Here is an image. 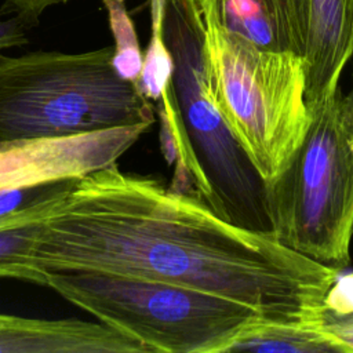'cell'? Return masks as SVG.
Returning a JSON list of instances; mask_svg holds the SVG:
<instances>
[{
  "instance_id": "14",
  "label": "cell",
  "mask_w": 353,
  "mask_h": 353,
  "mask_svg": "<svg viewBox=\"0 0 353 353\" xmlns=\"http://www.w3.org/2000/svg\"><path fill=\"white\" fill-rule=\"evenodd\" d=\"M102 3L108 11L109 28L114 39L112 65L121 79L137 84L143 52L139 47L134 22L127 11L125 0H102Z\"/></svg>"
},
{
  "instance_id": "13",
  "label": "cell",
  "mask_w": 353,
  "mask_h": 353,
  "mask_svg": "<svg viewBox=\"0 0 353 353\" xmlns=\"http://www.w3.org/2000/svg\"><path fill=\"white\" fill-rule=\"evenodd\" d=\"M164 0H150V40L143 52V62L137 87L149 101H160L172 87L174 61L163 37Z\"/></svg>"
},
{
  "instance_id": "7",
  "label": "cell",
  "mask_w": 353,
  "mask_h": 353,
  "mask_svg": "<svg viewBox=\"0 0 353 353\" xmlns=\"http://www.w3.org/2000/svg\"><path fill=\"white\" fill-rule=\"evenodd\" d=\"M150 123L70 137L0 142V192L80 178L117 160Z\"/></svg>"
},
{
  "instance_id": "12",
  "label": "cell",
  "mask_w": 353,
  "mask_h": 353,
  "mask_svg": "<svg viewBox=\"0 0 353 353\" xmlns=\"http://www.w3.org/2000/svg\"><path fill=\"white\" fill-rule=\"evenodd\" d=\"M63 193L0 216V279L25 281L23 258L29 252L37 225L51 212Z\"/></svg>"
},
{
  "instance_id": "1",
  "label": "cell",
  "mask_w": 353,
  "mask_h": 353,
  "mask_svg": "<svg viewBox=\"0 0 353 353\" xmlns=\"http://www.w3.org/2000/svg\"><path fill=\"white\" fill-rule=\"evenodd\" d=\"M23 270L39 285L47 272L172 283L241 302L269 321L317 327L342 273L222 218L196 193L123 172L117 163L72 182L37 225Z\"/></svg>"
},
{
  "instance_id": "16",
  "label": "cell",
  "mask_w": 353,
  "mask_h": 353,
  "mask_svg": "<svg viewBox=\"0 0 353 353\" xmlns=\"http://www.w3.org/2000/svg\"><path fill=\"white\" fill-rule=\"evenodd\" d=\"M323 328L353 353V316L325 314Z\"/></svg>"
},
{
  "instance_id": "18",
  "label": "cell",
  "mask_w": 353,
  "mask_h": 353,
  "mask_svg": "<svg viewBox=\"0 0 353 353\" xmlns=\"http://www.w3.org/2000/svg\"><path fill=\"white\" fill-rule=\"evenodd\" d=\"M14 10L19 12L23 18H37L43 11L52 6L63 4L69 0H7Z\"/></svg>"
},
{
  "instance_id": "15",
  "label": "cell",
  "mask_w": 353,
  "mask_h": 353,
  "mask_svg": "<svg viewBox=\"0 0 353 353\" xmlns=\"http://www.w3.org/2000/svg\"><path fill=\"white\" fill-rule=\"evenodd\" d=\"M325 314L347 316L353 314V272L339 274L324 298Z\"/></svg>"
},
{
  "instance_id": "19",
  "label": "cell",
  "mask_w": 353,
  "mask_h": 353,
  "mask_svg": "<svg viewBox=\"0 0 353 353\" xmlns=\"http://www.w3.org/2000/svg\"><path fill=\"white\" fill-rule=\"evenodd\" d=\"M347 316H353V314H347Z\"/></svg>"
},
{
  "instance_id": "8",
  "label": "cell",
  "mask_w": 353,
  "mask_h": 353,
  "mask_svg": "<svg viewBox=\"0 0 353 353\" xmlns=\"http://www.w3.org/2000/svg\"><path fill=\"white\" fill-rule=\"evenodd\" d=\"M290 51L305 65L306 103L312 108L339 85L353 55V0H287Z\"/></svg>"
},
{
  "instance_id": "3",
  "label": "cell",
  "mask_w": 353,
  "mask_h": 353,
  "mask_svg": "<svg viewBox=\"0 0 353 353\" xmlns=\"http://www.w3.org/2000/svg\"><path fill=\"white\" fill-rule=\"evenodd\" d=\"M113 47L0 52V142L70 137L154 121L153 106L112 65Z\"/></svg>"
},
{
  "instance_id": "5",
  "label": "cell",
  "mask_w": 353,
  "mask_h": 353,
  "mask_svg": "<svg viewBox=\"0 0 353 353\" xmlns=\"http://www.w3.org/2000/svg\"><path fill=\"white\" fill-rule=\"evenodd\" d=\"M46 287L150 353H225L252 307L203 290L97 272H47Z\"/></svg>"
},
{
  "instance_id": "9",
  "label": "cell",
  "mask_w": 353,
  "mask_h": 353,
  "mask_svg": "<svg viewBox=\"0 0 353 353\" xmlns=\"http://www.w3.org/2000/svg\"><path fill=\"white\" fill-rule=\"evenodd\" d=\"M0 353H150L99 321L29 319L0 313Z\"/></svg>"
},
{
  "instance_id": "2",
  "label": "cell",
  "mask_w": 353,
  "mask_h": 353,
  "mask_svg": "<svg viewBox=\"0 0 353 353\" xmlns=\"http://www.w3.org/2000/svg\"><path fill=\"white\" fill-rule=\"evenodd\" d=\"M205 91L265 185L290 164L310 123L303 61L226 29L215 0H201Z\"/></svg>"
},
{
  "instance_id": "17",
  "label": "cell",
  "mask_w": 353,
  "mask_h": 353,
  "mask_svg": "<svg viewBox=\"0 0 353 353\" xmlns=\"http://www.w3.org/2000/svg\"><path fill=\"white\" fill-rule=\"evenodd\" d=\"M23 43H26V37L19 19L0 21V52L4 48Z\"/></svg>"
},
{
  "instance_id": "4",
  "label": "cell",
  "mask_w": 353,
  "mask_h": 353,
  "mask_svg": "<svg viewBox=\"0 0 353 353\" xmlns=\"http://www.w3.org/2000/svg\"><path fill=\"white\" fill-rule=\"evenodd\" d=\"M288 167L266 185L272 233L288 248L343 269L353 237V90L309 108Z\"/></svg>"
},
{
  "instance_id": "11",
  "label": "cell",
  "mask_w": 353,
  "mask_h": 353,
  "mask_svg": "<svg viewBox=\"0 0 353 353\" xmlns=\"http://www.w3.org/2000/svg\"><path fill=\"white\" fill-rule=\"evenodd\" d=\"M229 352H268V353H325L349 350L323 325L279 323L259 319L250 324L226 347Z\"/></svg>"
},
{
  "instance_id": "6",
  "label": "cell",
  "mask_w": 353,
  "mask_h": 353,
  "mask_svg": "<svg viewBox=\"0 0 353 353\" xmlns=\"http://www.w3.org/2000/svg\"><path fill=\"white\" fill-rule=\"evenodd\" d=\"M163 37L174 61L172 90L182 125L211 190L210 207L243 228L272 233L266 185L205 91L201 0H164Z\"/></svg>"
},
{
  "instance_id": "10",
  "label": "cell",
  "mask_w": 353,
  "mask_h": 353,
  "mask_svg": "<svg viewBox=\"0 0 353 353\" xmlns=\"http://www.w3.org/2000/svg\"><path fill=\"white\" fill-rule=\"evenodd\" d=\"M215 10L219 22L230 32L265 50L290 51L287 0H215Z\"/></svg>"
}]
</instances>
